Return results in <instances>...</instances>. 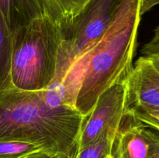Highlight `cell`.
<instances>
[{
	"label": "cell",
	"mask_w": 159,
	"mask_h": 158,
	"mask_svg": "<svg viewBox=\"0 0 159 158\" xmlns=\"http://www.w3.org/2000/svg\"><path fill=\"white\" fill-rule=\"evenodd\" d=\"M142 0H123L99 42L69 69L61 85L65 105L86 117L99 96L125 81L133 68Z\"/></svg>",
	"instance_id": "cell-1"
},
{
	"label": "cell",
	"mask_w": 159,
	"mask_h": 158,
	"mask_svg": "<svg viewBox=\"0 0 159 158\" xmlns=\"http://www.w3.org/2000/svg\"><path fill=\"white\" fill-rule=\"evenodd\" d=\"M84 119L75 108L50 107L43 91L0 90V141L34 143L48 153H71L78 149Z\"/></svg>",
	"instance_id": "cell-2"
},
{
	"label": "cell",
	"mask_w": 159,
	"mask_h": 158,
	"mask_svg": "<svg viewBox=\"0 0 159 158\" xmlns=\"http://www.w3.org/2000/svg\"><path fill=\"white\" fill-rule=\"evenodd\" d=\"M63 35L61 26L45 15L13 33L11 81L25 91L46 90L56 73Z\"/></svg>",
	"instance_id": "cell-3"
},
{
	"label": "cell",
	"mask_w": 159,
	"mask_h": 158,
	"mask_svg": "<svg viewBox=\"0 0 159 158\" xmlns=\"http://www.w3.org/2000/svg\"><path fill=\"white\" fill-rule=\"evenodd\" d=\"M122 1L91 0L62 29L55 76L51 84L61 85L70 68L100 40Z\"/></svg>",
	"instance_id": "cell-4"
},
{
	"label": "cell",
	"mask_w": 159,
	"mask_h": 158,
	"mask_svg": "<svg viewBox=\"0 0 159 158\" xmlns=\"http://www.w3.org/2000/svg\"><path fill=\"white\" fill-rule=\"evenodd\" d=\"M159 112V70L140 57L125 81L124 114L140 120Z\"/></svg>",
	"instance_id": "cell-5"
},
{
	"label": "cell",
	"mask_w": 159,
	"mask_h": 158,
	"mask_svg": "<svg viewBox=\"0 0 159 158\" xmlns=\"http://www.w3.org/2000/svg\"><path fill=\"white\" fill-rule=\"evenodd\" d=\"M125 81L116 84L99 96L93 111L85 117L78 141L79 150L94 142L100 133L124 116Z\"/></svg>",
	"instance_id": "cell-6"
},
{
	"label": "cell",
	"mask_w": 159,
	"mask_h": 158,
	"mask_svg": "<svg viewBox=\"0 0 159 158\" xmlns=\"http://www.w3.org/2000/svg\"><path fill=\"white\" fill-rule=\"evenodd\" d=\"M152 150V129L124 114L113 139L111 158H151Z\"/></svg>",
	"instance_id": "cell-7"
},
{
	"label": "cell",
	"mask_w": 159,
	"mask_h": 158,
	"mask_svg": "<svg viewBox=\"0 0 159 158\" xmlns=\"http://www.w3.org/2000/svg\"><path fill=\"white\" fill-rule=\"evenodd\" d=\"M0 10L12 34L44 15L40 0H0Z\"/></svg>",
	"instance_id": "cell-8"
},
{
	"label": "cell",
	"mask_w": 159,
	"mask_h": 158,
	"mask_svg": "<svg viewBox=\"0 0 159 158\" xmlns=\"http://www.w3.org/2000/svg\"><path fill=\"white\" fill-rule=\"evenodd\" d=\"M91 0H40L43 15L63 29Z\"/></svg>",
	"instance_id": "cell-9"
},
{
	"label": "cell",
	"mask_w": 159,
	"mask_h": 158,
	"mask_svg": "<svg viewBox=\"0 0 159 158\" xmlns=\"http://www.w3.org/2000/svg\"><path fill=\"white\" fill-rule=\"evenodd\" d=\"M12 38L13 34L0 10V90L13 86L10 75Z\"/></svg>",
	"instance_id": "cell-10"
},
{
	"label": "cell",
	"mask_w": 159,
	"mask_h": 158,
	"mask_svg": "<svg viewBox=\"0 0 159 158\" xmlns=\"http://www.w3.org/2000/svg\"><path fill=\"white\" fill-rule=\"evenodd\" d=\"M120 122L109 125L94 142L79 150L78 158H107L110 154L113 139Z\"/></svg>",
	"instance_id": "cell-11"
},
{
	"label": "cell",
	"mask_w": 159,
	"mask_h": 158,
	"mask_svg": "<svg viewBox=\"0 0 159 158\" xmlns=\"http://www.w3.org/2000/svg\"><path fill=\"white\" fill-rule=\"evenodd\" d=\"M46 151L43 146L17 140L0 141V158H23L30 153Z\"/></svg>",
	"instance_id": "cell-12"
},
{
	"label": "cell",
	"mask_w": 159,
	"mask_h": 158,
	"mask_svg": "<svg viewBox=\"0 0 159 158\" xmlns=\"http://www.w3.org/2000/svg\"><path fill=\"white\" fill-rule=\"evenodd\" d=\"M143 57L149 59L153 64L159 69V38L152 37L141 50Z\"/></svg>",
	"instance_id": "cell-13"
},
{
	"label": "cell",
	"mask_w": 159,
	"mask_h": 158,
	"mask_svg": "<svg viewBox=\"0 0 159 158\" xmlns=\"http://www.w3.org/2000/svg\"><path fill=\"white\" fill-rule=\"evenodd\" d=\"M79 148L71 153H51L45 151H39L30 153L23 158H78Z\"/></svg>",
	"instance_id": "cell-14"
},
{
	"label": "cell",
	"mask_w": 159,
	"mask_h": 158,
	"mask_svg": "<svg viewBox=\"0 0 159 158\" xmlns=\"http://www.w3.org/2000/svg\"><path fill=\"white\" fill-rule=\"evenodd\" d=\"M138 122L142 123L145 126L159 132V112L145 116L138 120Z\"/></svg>",
	"instance_id": "cell-15"
},
{
	"label": "cell",
	"mask_w": 159,
	"mask_h": 158,
	"mask_svg": "<svg viewBox=\"0 0 159 158\" xmlns=\"http://www.w3.org/2000/svg\"><path fill=\"white\" fill-rule=\"evenodd\" d=\"M152 154L155 158H159V132L152 129Z\"/></svg>",
	"instance_id": "cell-16"
},
{
	"label": "cell",
	"mask_w": 159,
	"mask_h": 158,
	"mask_svg": "<svg viewBox=\"0 0 159 158\" xmlns=\"http://www.w3.org/2000/svg\"><path fill=\"white\" fill-rule=\"evenodd\" d=\"M158 4H159V0H142V3H141L142 15Z\"/></svg>",
	"instance_id": "cell-17"
},
{
	"label": "cell",
	"mask_w": 159,
	"mask_h": 158,
	"mask_svg": "<svg viewBox=\"0 0 159 158\" xmlns=\"http://www.w3.org/2000/svg\"><path fill=\"white\" fill-rule=\"evenodd\" d=\"M153 37H155V38H159V25L155 28V31H154V36Z\"/></svg>",
	"instance_id": "cell-18"
},
{
	"label": "cell",
	"mask_w": 159,
	"mask_h": 158,
	"mask_svg": "<svg viewBox=\"0 0 159 158\" xmlns=\"http://www.w3.org/2000/svg\"><path fill=\"white\" fill-rule=\"evenodd\" d=\"M107 158H111V156H110V154L109 155V156H107Z\"/></svg>",
	"instance_id": "cell-19"
},
{
	"label": "cell",
	"mask_w": 159,
	"mask_h": 158,
	"mask_svg": "<svg viewBox=\"0 0 159 158\" xmlns=\"http://www.w3.org/2000/svg\"><path fill=\"white\" fill-rule=\"evenodd\" d=\"M151 158H155V156H153V155H152V156H151Z\"/></svg>",
	"instance_id": "cell-20"
},
{
	"label": "cell",
	"mask_w": 159,
	"mask_h": 158,
	"mask_svg": "<svg viewBox=\"0 0 159 158\" xmlns=\"http://www.w3.org/2000/svg\"><path fill=\"white\" fill-rule=\"evenodd\" d=\"M158 70H159V69H158Z\"/></svg>",
	"instance_id": "cell-21"
}]
</instances>
